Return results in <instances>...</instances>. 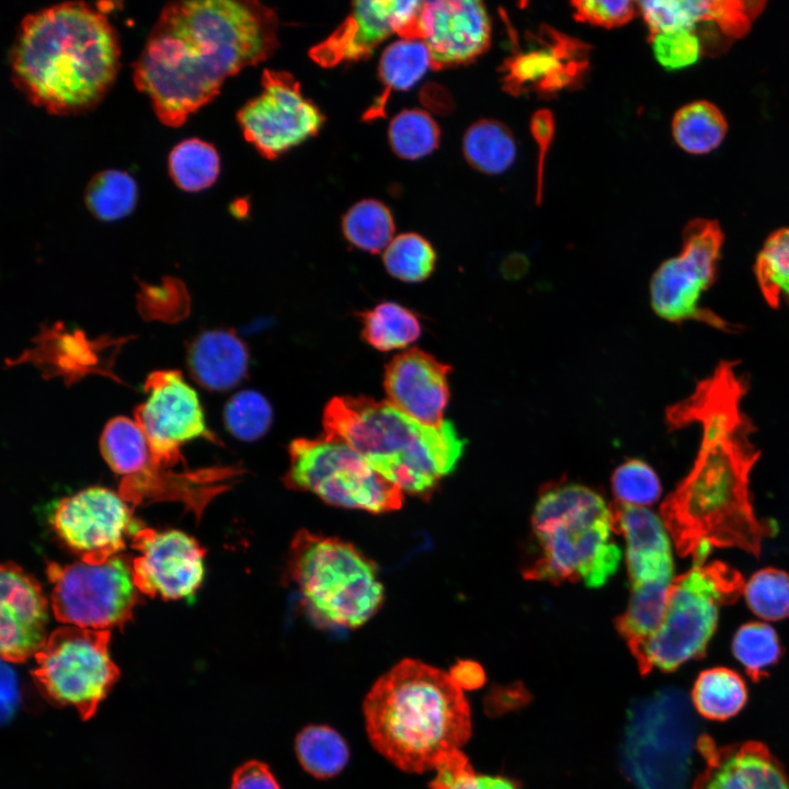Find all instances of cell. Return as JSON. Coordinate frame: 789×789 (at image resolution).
<instances>
[{
	"label": "cell",
	"mask_w": 789,
	"mask_h": 789,
	"mask_svg": "<svg viewBox=\"0 0 789 789\" xmlns=\"http://www.w3.org/2000/svg\"><path fill=\"white\" fill-rule=\"evenodd\" d=\"M747 387L736 362L721 361L689 396L666 408L671 428L698 424L701 430L691 470L661 506L678 553L691 556L695 563H705L713 548H739L758 557L763 540L776 533L773 521L756 516L750 493L759 450L742 404Z\"/></svg>",
	"instance_id": "1"
},
{
	"label": "cell",
	"mask_w": 789,
	"mask_h": 789,
	"mask_svg": "<svg viewBox=\"0 0 789 789\" xmlns=\"http://www.w3.org/2000/svg\"><path fill=\"white\" fill-rule=\"evenodd\" d=\"M278 18L255 0H187L161 10L133 65L136 88L159 121L179 127L226 79L270 58Z\"/></svg>",
	"instance_id": "2"
},
{
	"label": "cell",
	"mask_w": 789,
	"mask_h": 789,
	"mask_svg": "<svg viewBox=\"0 0 789 789\" xmlns=\"http://www.w3.org/2000/svg\"><path fill=\"white\" fill-rule=\"evenodd\" d=\"M118 36L107 18L85 2H64L26 15L10 53L15 87L55 115L91 111L119 69Z\"/></svg>",
	"instance_id": "3"
},
{
	"label": "cell",
	"mask_w": 789,
	"mask_h": 789,
	"mask_svg": "<svg viewBox=\"0 0 789 789\" xmlns=\"http://www.w3.org/2000/svg\"><path fill=\"white\" fill-rule=\"evenodd\" d=\"M368 740L399 769H435L470 736V709L448 673L404 659L381 675L363 701Z\"/></svg>",
	"instance_id": "4"
},
{
	"label": "cell",
	"mask_w": 789,
	"mask_h": 789,
	"mask_svg": "<svg viewBox=\"0 0 789 789\" xmlns=\"http://www.w3.org/2000/svg\"><path fill=\"white\" fill-rule=\"evenodd\" d=\"M322 424L323 437L346 443L403 493L422 498L456 468L465 446L451 422L426 425L364 396L332 398Z\"/></svg>",
	"instance_id": "5"
},
{
	"label": "cell",
	"mask_w": 789,
	"mask_h": 789,
	"mask_svg": "<svg viewBox=\"0 0 789 789\" xmlns=\"http://www.w3.org/2000/svg\"><path fill=\"white\" fill-rule=\"evenodd\" d=\"M538 553L527 569L531 579H578L598 587L614 575L622 551L610 538L615 512L592 489L559 482L544 489L534 510Z\"/></svg>",
	"instance_id": "6"
},
{
	"label": "cell",
	"mask_w": 789,
	"mask_h": 789,
	"mask_svg": "<svg viewBox=\"0 0 789 789\" xmlns=\"http://www.w3.org/2000/svg\"><path fill=\"white\" fill-rule=\"evenodd\" d=\"M288 567L309 610L325 625L358 628L384 602L376 564L339 538L299 530Z\"/></svg>",
	"instance_id": "7"
},
{
	"label": "cell",
	"mask_w": 789,
	"mask_h": 789,
	"mask_svg": "<svg viewBox=\"0 0 789 789\" xmlns=\"http://www.w3.org/2000/svg\"><path fill=\"white\" fill-rule=\"evenodd\" d=\"M744 587L742 574L721 561L694 563L675 578L661 626L631 650L641 674L654 668L672 672L701 659L717 629L720 607L733 604Z\"/></svg>",
	"instance_id": "8"
},
{
	"label": "cell",
	"mask_w": 789,
	"mask_h": 789,
	"mask_svg": "<svg viewBox=\"0 0 789 789\" xmlns=\"http://www.w3.org/2000/svg\"><path fill=\"white\" fill-rule=\"evenodd\" d=\"M701 733L687 697L665 688L628 712L622 767L638 789H686Z\"/></svg>",
	"instance_id": "9"
},
{
	"label": "cell",
	"mask_w": 789,
	"mask_h": 789,
	"mask_svg": "<svg viewBox=\"0 0 789 789\" xmlns=\"http://www.w3.org/2000/svg\"><path fill=\"white\" fill-rule=\"evenodd\" d=\"M290 490L310 492L328 504L386 513L398 510L403 492L378 473L356 450L334 438H297L289 446Z\"/></svg>",
	"instance_id": "10"
},
{
	"label": "cell",
	"mask_w": 789,
	"mask_h": 789,
	"mask_svg": "<svg viewBox=\"0 0 789 789\" xmlns=\"http://www.w3.org/2000/svg\"><path fill=\"white\" fill-rule=\"evenodd\" d=\"M110 630L65 626L36 653L31 671L39 694L57 707L72 706L89 720L119 677L111 660Z\"/></svg>",
	"instance_id": "11"
},
{
	"label": "cell",
	"mask_w": 789,
	"mask_h": 789,
	"mask_svg": "<svg viewBox=\"0 0 789 789\" xmlns=\"http://www.w3.org/2000/svg\"><path fill=\"white\" fill-rule=\"evenodd\" d=\"M52 608L56 619L80 628H123L133 617L139 592L133 560L118 553L101 564L49 562Z\"/></svg>",
	"instance_id": "12"
},
{
	"label": "cell",
	"mask_w": 789,
	"mask_h": 789,
	"mask_svg": "<svg viewBox=\"0 0 789 789\" xmlns=\"http://www.w3.org/2000/svg\"><path fill=\"white\" fill-rule=\"evenodd\" d=\"M724 235L716 220L695 219L683 233L681 252L664 261L650 283L654 312L670 322L697 321L723 332L736 327L700 305L714 283Z\"/></svg>",
	"instance_id": "13"
},
{
	"label": "cell",
	"mask_w": 789,
	"mask_h": 789,
	"mask_svg": "<svg viewBox=\"0 0 789 789\" xmlns=\"http://www.w3.org/2000/svg\"><path fill=\"white\" fill-rule=\"evenodd\" d=\"M262 91L237 113L244 138L267 159H275L315 136L324 116L305 98L286 71L265 69Z\"/></svg>",
	"instance_id": "14"
},
{
	"label": "cell",
	"mask_w": 789,
	"mask_h": 789,
	"mask_svg": "<svg viewBox=\"0 0 789 789\" xmlns=\"http://www.w3.org/2000/svg\"><path fill=\"white\" fill-rule=\"evenodd\" d=\"M145 401L135 411V420L144 431L152 460L159 468L181 459L180 447L195 438L218 444L207 428L201 401L178 370H157L145 381Z\"/></svg>",
	"instance_id": "15"
},
{
	"label": "cell",
	"mask_w": 789,
	"mask_h": 789,
	"mask_svg": "<svg viewBox=\"0 0 789 789\" xmlns=\"http://www.w3.org/2000/svg\"><path fill=\"white\" fill-rule=\"evenodd\" d=\"M53 526L62 542L89 564L118 554L126 536L142 528L121 494L100 487L62 499L53 513Z\"/></svg>",
	"instance_id": "16"
},
{
	"label": "cell",
	"mask_w": 789,
	"mask_h": 789,
	"mask_svg": "<svg viewBox=\"0 0 789 789\" xmlns=\"http://www.w3.org/2000/svg\"><path fill=\"white\" fill-rule=\"evenodd\" d=\"M423 1L361 0L342 24L323 42L309 50L313 61L333 67L344 61L368 58L390 35L419 39V16Z\"/></svg>",
	"instance_id": "17"
},
{
	"label": "cell",
	"mask_w": 789,
	"mask_h": 789,
	"mask_svg": "<svg viewBox=\"0 0 789 789\" xmlns=\"http://www.w3.org/2000/svg\"><path fill=\"white\" fill-rule=\"evenodd\" d=\"M132 547L140 553L133 559V578L141 594L179 599L202 584L205 549L185 533L142 527L132 537Z\"/></svg>",
	"instance_id": "18"
},
{
	"label": "cell",
	"mask_w": 789,
	"mask_h": 789,
	"mask_svg": "<svg viewBox=\"0 0 789 789\" xmlns=\"http://www.w3.org/2000/svg\"><path fill=\"white\" fill-rule=\"evenodd\" d=\"M418 32L431 53L432 68L438 70L472 61L484 53L491 22L478 0L423 1Z\"/></svg>",
	"instance_id": "19"
},
{
	"label": "cell",
	"mask_w": 789,
	"mask_h": 789,
	"mask_svg": "<svg viewBox=\"0 0 789 789\" xmlns=\"http://www.w3.org/2000/svg\"><path fill=\"white\" fill-rule=\"evenodd\" d=\"M0 591L1 656L22 663L47 641L48 604L37 580L13 562L1 565Z\"/></svg>",
	"instance_id": "20"
},
{
	"label": "cell",
	"mask_w": 789,
	"mask_h": 789,
	"mask_svg": "<svg viewBox=\"0 0 789 789\" xmlns=\"http://www.w3.org/2000/svg\"><path fill=\"white\" fill-rule=\"evenodd\" d=\"M704 767L691 789H789V776L768 747L757 741L717 745L700 734Z\"/></svg>",
	"instance_id": "21"
},
{
	"label": "cell",
	"mask_w": 789,
	"mask_h": 789,
	"mask_svg": "<svg viewBox=\"0 0 789 789\" xmlns=\"http://www.w3.org/2000/svg\"><path fill=\"white\" fill-rule=\"evenodd\" d=\"M450 370V366L420 348L403 352L386 367L387 401L420 423L438 426L445 421Z\"/></svg>",
	"instance_id": "22"
},
{
	"label": "cell",
	"mask_w": 789,
	"mask_h": 789,
	"mask_svg": "<svg viewBox=\"0 0 789 789\" xmlns=\"http://www.w3.org/2000/svg\"><path fill=\"white\" fill-rule=\"evenodd\" d=\"M537 46L511 57L503 68L508 92L551 94L579 82L587 66V48L564 35L540 34Z\"/></svg>",
	"instance_id": "23"
},
{
	"label": "cell",
	"mask_w": 789,
	"mask_h": 789,
	"mask_svg": "<svg viewBox=\"0 0 789 789\" xmlns=\"http://www.w3.org/2000/svg\"><path fill=\"white\" fill-rule=\"evenodd\" d=\"M615 528L626 544L625 557L631 585L673 582V557L668 530L647 507L619 506Z\"/></svg>",
	"instance_id": "24"
},
{
	"label": "cell",
	"mask_w": 789,
	"mask_h": 789,
	"mask_svg": "<svg viewBox=\"0 0 789 789\" xmlns=\"http://www.w3.org/2000/svg\"><path fill=\"white\" fill-rule=\"evenodd\" d=\"M187 358L194 379L214 391L227 390L239 384L249 363L244 343L228 330L199 334L193 341Z\"/></svg>",
	"instance_id": "25"
},
{
	"label": "cell",
	"mask_w": 789,
	"mask_h": 789,
	"mask_svg": "<svg viewBox=\"0 0 789 789\" xmlns=\"http://www.w3.org/2000/svg\"><path fill=\"white\" fill-rule=\"evenodd\" d=\"M650 35L672 31H694L705 21L716 22L724 32L733 23V1L650 0L638 2Z\"/></svg>",
	"instance_id": "26"
},
{
	"label": "cell",
	"mask_w": 789,
	"mask_h": 789,
	"mask_svg": "<svg viewBox=\"0 0 789 789\" xmlns=\"http://www.w3.org/2000/svg\"><path fill=\"white\" fill-rule=\"evenodd\" d=\"M432 68V56L422 39H399L387 46L380 57L378 72L385 90L365 113V119L385 115L391 91L412 88Z\"/></svg>",
	"instance_id": "27"
},
{
	"label": "cell",
	"mask_w": 789,
	"mask_h": 789,
	"mask_svg": "<svg viewBox=\"0 0 789 789\" xmlns=\"http://www.w3.org/2000/svg\"><path fill=\"white\" fill-rule=\"evenodd\" d=\"M100 449L111 469L124 479L141 477L156 466L144 431L136 420L126 416L107 422L100 438Z\"/></svg>",
	"instance_id": "28"
},
{
	"label": "cell",
	"mask_w": 789,
	"mask_h": 789,
	"mask_svg": "<svg viewBox=\"0 0 789 789\" xmlns=\"http://www.w3.org/2000/svg\"><path fill=\"white\" fill-rule=\"evenodd\" d=\"M748 697L744 679L735 671L717 666L702 671L696 678L690 701L695 711L712 721L735 717Z\"/></svg>",
	"instance_id": "29"
},
{
	"label": "cell",
	"mask_w": 789,
	"mask_h": 789,
	"mask_svg": "<svg viewBox=\"0 0 789 789\" xmlns=\"http://www.w3.org/2000/svg\"><path fill=\"white\" fill-rule=\"evenodd\" d=\"M727 121L721 111L708 101H695L681 107L672 122L676 144L686 152L704 155L722 142Z\"/></svg>",
	"instance_id": "30"
},
{
	"label": "cell",
	"mask_w": 789,
	"mask_h": 789,
	"mask_svg": "<svg viewBox=\"0 0 789 789\" xmlns=\"http://www.w3.org/2000/svg\"><path fill=\"white\" fill-rule=\"evenodd\" d=\"M295 753L300 766L318 779H328L340 774L350 758L344 737L333 728L311 724L296 736Z\"/></svg>",
	"instance_id": "31"
},
{
	"label": "cell",
	"mask_w": 789,
	"mask_h": 789,
	"mask_svg": "<svg viewBox=\"0 0 789 789\" xmlns=\"http://www.w3.org/2000/svg\"><path fill=\"white\" fill-rule=\"evenodd\" d=\"M462 149L469 164L485 174L504 172L516 157L512 133L503 124L491 119L476 122L467 129Z\"/></svg>",
	"instance_id": "32"
},
{
	"label": "cell",
	"mask_w": 789,
	"mask_h": 789,
	"mask_svg": "<svg viewBox=\"0 0 789 789\" xmlns=\"http://www.w3.org/2000/svg\"><path fill=\"white\" fill-rule=\"evenodd\" d=\"M672 583L631 585L628 607L617 622L630 650L649 639L661 626Z\"/></svg>",
	"instance_id": "33"
},
{
	"label": "cell",
	"mask_w": 789,
	"mask_h": 789,
	"mask_svg": "<svg viewBox=\"0 0 789 789\" xmlns=\"http://www.w3.org/2000/svg\"><path fill=\"white\" fill-rule=\"evenodd\" d=\"M168 167L178 187L185 192H198L215 183L220 160L213 145L191 138L181 141L171 150Z\"/></svg>",
	"instance_id": "34"
},
{
	"label": "cell",
	"mask_w": 789,
	"mask_h": 789,
	"mask_svg": "<svg viewBox=\"0 0 789 789\" xmlns=\"http://www.w3.org/2000/svg\"><path fill=\"white\" fill-rule=\"evenodd\" d=\"M364 340L379 351L402 348L421 334V325L409 309L395 304L382 302L363 315Z\"/></svg>",
	"instance_id": "35"
},
{
	"label": "cell",
	"mask_w": 789,
	"mask_h": 789,
	"mask_svg": "<svg viewBox=\"0 0 789 789\" xmlns=\"http://www.w3.org/2000/svg\"><path fill=\"white\" fill-rule=\"evenodd\" d=\"M84 202L90 213L100 220L112 221L124 218L135 208L136 182L124 171H101L88 183Z\"/></svg>",
	"instance_id": "36"
},
{
	"label": "cell",
	"mask_w": 789,
	"mask_h": 789,
	"mask_svg": "<svg viewBox=\"0 0 789 789\" xmlns=\"http://www.w3.org/2000/svg\"><path fill=\"white\" fill-rule=\"evenodd\" d=\"M342 229L355 247L376 253L393 240L395 222L389 208L379 201L364 199L344 215Z\"/></svg>",
	"instance_id": "37"
},
{
	"label": "cell",
	"mask_w": 789,
	"mask_h": 789,
	"mask_svg": "<svg viewBox=\"0 0 789 789\" xmlns=\"http://www.w3.org/2000/svg\"><path fill=\"white\" fill-rule=\"evenodd\" d=\"M732 652L753 682L766 677L782 654L776 630L765 622H747L733 637Z\"/></svg>",
	"instance_id": "38"
},
{
	"label": "cell",
	"mask_w": 789,
	"mask_h": 789,
	"mask_svg": "<svg viewBox=\"0 0 789 789\" xmlns=\"http://www.w3.org/2000/svg\"><path fill=\"white\" fill-rule=\"evenodd\" d=\"M758 288L765 301L777 308L789 302V228L774 231L764 242L754 266Z\"/></svg>",
	"instance_id": "39"
},
{
	"label": "cell",
	"mask_w": 789,
	"mask_h": 789,
	"mask_svg": "<svg viewBox=\"0 0 789 789\" xmlns=\"http://www.w3.org/2000/svg\"><path fill=\"white\" fill-rule=\"evenodd\" d=\"M439 127L422 110H404L390 122L388 137L393 152L408 160L423 158L439 144Z\"/></svg>",
	"instance_id": "40"
},
{
	"label": "cell",
	"mask_w": 789,
	"mask_h": 789,
	"mask_svg": "<svg viewBox=\"0 0 789 789\" xmlns=\"http://www.w3.org/2000/svg\"><path fill=\"white\" fill-rule=\"evenodd\" d=\"M387 271L404 282H421L434 270L435 251L431 243L416 233L399 235L384 252Z\"/></svg>",
	"instance_id": "41"
},
{
	"label": "cell",
	"mask_w": 789,
	"mask_h": 789,
	"mask_svg": "<svg viewBox=\"0 0 789 789\" xmlns=\"http://www.w3.org/2000/svg\"><path fill=\"white\" fill-rule=\"evenodd\" d=\"M747 605L754 614L766 620L789 617V574L766 568L752 575L744 587Z\"/></svg>",
	"instance_id": "42"
},
{
	"label": "cell",
	"mask_w": 789,
	"mask_h": 789,
	"mask_svg": "<svg viewBox=\"0 0 789 789\" xmlns=\"http://www.w3.org/2000/svg\"><path fill=\"white\" fill-rule=\"evenodd\" d=\"M611 489L619 505L625 507L652 505L662 491L656 472L640 459H629L615 469Z\"/></svg>",
	"instance_id": "43"
},
{
	"label": "cell",
	"mask_w": 789,
	"mask_h": 789,
	"mask_svg": "<svg viewBox=\"0 0 789 789\" xmlns=\"http://www.w3.org/2000/svg\"><path fill=\"white\" fill-rule=\"evenodd\" d=\"M272 416L268 401L253 390L238 392L224 409L227 430L242 441H255L263 436L270 428Z\"/></svg>",
	"instance_id": "44"
},
{
	"label": "cell",
	"mask_w": 789,
	"mask_h": 789,
	"mask_svg": "<svg viewBox=\"0 0 789 789\" xmlns=\"http://www.w3.org/2000/svg\"><path fill=\"white\" fill-rule=\"evenodd\" d=\"M653 54L667 70L694 65L700 56L701 44L694 31H672L651 35Z\"/></svg>",
	"instance_id": "45"
},
{
	"label": "cell",
	"mask_w": 789,
	"mask_h": 789,
	"mask_svg": "<svg viewBox=\"0 0 789 789\" xmlns=\"http://www.w3.org/2000/svg\"><path fill=\"white\" fill-rule=\"evenodd\" d=\"M574 15L596 26L615 27L629 22L639 10L638 3L627 0L573 1Z\"/></svg>",
	"instance_id": "46"
},
{
	"label": "cell",
	"mask_w": 789,
	"mask_h": 789,
	"mask_svg": "<svg viewBox=\"0 0 789 789\" xmlns=\"http://www.w3.org/2000/svg\"><path fill=\"white\" fill-rule=\"evenodd\" d=\"M435 770L430 789H473L478 776L460 750L446 755Z\"/></svg>",
	"instance_id": "47"
},
{
	"label": "cell",
	"mask_w": 789,
	"mask_h": 789,
	"mask_svg": "<svg viewBox=\"0 0 789 789\" xmlns=\"http://www.w3.org/2000/svg\"><path fill=\"white\" fill-rule=\"evenodd\" d=\"M230 789H281V786L265 763L253 759L236 769Z\"/></svg>",
	"instance_id": "48"
},
{
	"label": "cell",
	"mask_w": 789,
	"mask_h": 789,
	"mask_svg": "<svg viewBox=\"0 0 789 789\" xmlns=\"http://www.w3.org/2000/svg\"><path fill=\"white\" fill-rule=\"evenodd\" d=\"M530 130L539 147L538 187L540 188L544 160L554 134L552 114L547 110L537 111L531 118Z\"/></svg>",
	"instance_id": "49"
},
{
	"label": "cell",
	"mask_w": 789,
	"mask_h": 789,
	"mask_svg": "<svg viewBox=\"0 0 789 789\" xmlns=\"http://www.w3.org/2000/svg\"><path fill=\"white\" fill-rule=\"evenodd\" d=\"M448 674L461 690L477 689L485 682L482 666L469 660L457 662Z\"/></svg>",
	"instance_id": "50"
},
{
	"label": "cell",
	"mask_w": 789,
	"mask_h": 789,
	"mask_svg": "<svg viewBox=\"0 0 789 789\" xmlns=\"http://www.w3.org/2000/svg\"><path fill=\"white\" fill-rule=\"evenodd\" d=\"M473 789H519L517 784L502 776L478 775Z\"/></svg>",
	"instance_id": "51"
}]
</instances>
